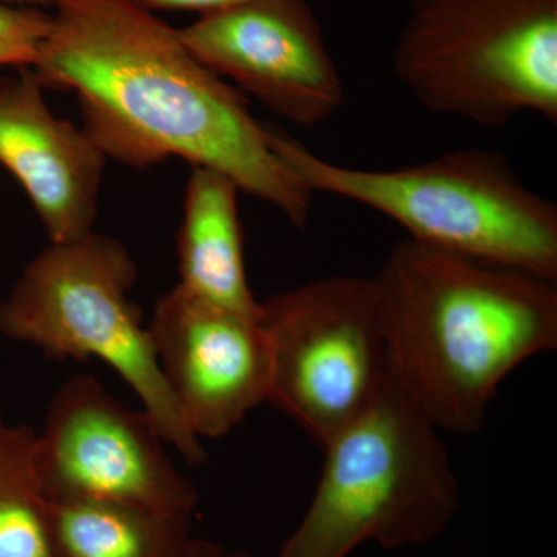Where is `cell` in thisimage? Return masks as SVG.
Wrapping results in <instances>:
<instances>
[{"instance_id": "ac0fdd59", "label": "cell", "mask_w": 557, "mask_h": 557, "mask_svg": "<svg viewBox=\"0 0 557 557\" xmlns=\"http://www.w3.org/2000/svg\"><path fill=\"white\" fill-rule=\"evenodd\" d=\"M10 5L35 7V9H57L62 0H0Z\"/></svg>"}, {"instance_id": "6da1fadb", "label": "cell", "mask_w": 557, "mask_h": 557, "mask_svg": "<svg viewBox=\"0 0 557 557\" xmlns=\"http://www.w3.org/2000/svg\"><path fill=\"white\" fill-rule=\"evenodd\" d=\"M32 70L44 89L76 95L106 159L218 171L292 225L309 223L314 194L278 156L274 127L156 13L127 0H62Z\"/></svg>"}, {"instance_id": "52a82bcc", "label": "cell", "mask_w": 557, "mask_h": 557, "mask_svg": "<svg viewBox=\"0 0 557 557\" xmlns=\"http://www.w3.org/2000/svg\"><path fill=\"white\" fill-rule=\"evenodd\" d=\"M270 347L267 401L319 448L361 417L388 380L386 329L373 277L332 276L260 300Z\"/></svg>"}, {"instance_id": "4fadbf2b", "label": "cell", "mask_w": 557, "mask_h": 557, "mask_svg": "<svg viewBox=\"0 0 557 557\" xmlns=\"http://www.w3.org/2000/svg\"><path fill=\"white\" fill-rule=\"evenodd\" d=\"M57 557H177L190 520L98 500H49Z\"/></svg>"}, {"instance_id": "5bb4252c", "label": "cell", "mask_w": 557, "mask_h": 557, "mask_svg": "<svg viewBox=\"0 0 557 557\" xmlns=\"http://www.w3.org/2000/svg\"><path fill=\"white\" fill-rule=\"evenodd\" d=\"M0 557H57L36 471V431L0 421Z\"/></svg>"}, {"instance_id": "8fae6325", "label": "cell", "mask_w": 557, "mask_h": 557, "mask_svg": "<svg viewBox=\"0 0 557 557\" xmlns=\"http://www.w3.org/2000/svg\"><path fill=\"white\" fill-rule=\"evenodd\" d=\"M44 91L32 69L0 79V166L27 194L50 244H65L94 233L108 159Z\"/></svg>"}, {"instance_id": "9c48e42d", "label": "cell", "mask_w": 557, "mask_h": 557, "mask_svg": "<svg viewBox=\"0 0 557 557\" xmlns=\"http://www.w3.org/2000/svg\"><path fill=\"white\" fill-rule=\"evenodd\" d=\"M178 35L208 69L298 126L325 123L346 101L309 0H242Z\"/></svg>"}, {"instance_id": "3957f363", "label": "cell", "mask_w": 557, "mask_h": 557, "mask_svg": "<svg viewBox=\"0 0 557 557\" xmlns=\"http://www.w3.org/2000/svg\"><path fill=\"white\" fill-rule=\"evenodd\" d=\"M274 148L311 193L387 215L409 239L557 282V207L528 188L497 150L458 149L392 171L358 170L274 129Z\"/></svg>"}, {"instance_id": "e0dca14e", "label": "cell", "mask_w": 557, "mask_h": 557, "mask_svg": "<svg viewBox=\"0 0 557 557\" xmlns=\"http://www.w3.org/2000/svg\"><path fill=\"white\" fill-rule=\"evenodd\" d=\"M177 557H251L245 553L228 552L214 542L190 539L189 544Z\"/></svg>"}, {"instance_id": "30bf717a", "label": "cell", "mask_w": 557, "mask_h": 557, "mask_svg": "<svg viewBox=\"0 0 557 557\" xmlns=\"http://www.w3.org/2000/svg\"><path fill=\"white\" fill-rule=\"evenodd\" d=\"M171 394L197 438L239 426L270 392V347L259 317L222 309L175 285L148 324Z\"/></svg>"}, {"instance_id": "7c38bea8", "label": "cell", "mask_w": 557, "mask_h": 557, "mask_svg": "<svg viewBox=\"0 0 557 557\" xmlns=\"http://www.w3.org/2000/svg\"><path fill=\"white\" fill-rule=\"evenodd\" d=\"M239 194L226 175L193 168L177 236L178 285L222 309L259 317L245 267Z\"/></svg>"}, {"instance_id": "7a4b0ae2", "label": "cell", "mask_w": 557, "mask_h": 557, "mask_svg": "<svg viewBox=\"0 0 557 557\" xmlns=\"http://www.w3.org/2000/svg\"><path fill=\"white\" fill-rule=\"evenodd\" d=\"M388 376L438 431L475 434L498 387L557 347V282L413 240L375 277Z\"/></svg>"}, {"instance_id": "ba28073f", "label": "cell", "mask_w": 557, "mask_h": 557, "mask_svg": "<svg viewBox=\"0 0 557 557\" xmlns=\"http://www.w3.org/2000/svg\"><path fill=\"white\" fill-rule=\"evenodd\" d=\"M145 409L126 408L100 381H65L36 432V471L47 500L115 502L190 520L199 494L168 457Z\"/></svg>"}, {"instance_id": "d6986e66", "label": "cell", "mask_w": 557, "mask_h": 557, "mask_svg": "<svg viewBox=\"0 0 557 557\" xmlns=\"http://www.w3.org/2000/svg\"><path fill=\"white\" fill-rule=\"evenodd\" d=\"M2 420H3L2 412H0V421H2Z\"/></svg>"}, {"instance_id": "8992f818", "label": "cell", "mask_w": 557, "mask_h": 557, "mask_svg": "<svg viewBox=\"0 0 557 557\" xmlns=\"http://www.w3.org/2000/svg\"><path fill=\"white\" fill-rule=\"evenodd\" d=\"M399 83L429 112L504 126L557 123V0H413L394 51Z\"/></svg>"}, {"instance_id": "9a60e30c", "label": "cell", "mask_w": 557, "mask_h": 557, "mask_svg": "<svg viewBox=\"0 0 557 557\" xmlns=\"http://www.w3.org/2000/svg\"><path fill=\"white\" fill-rule=\"evenodd\" d=\"M53 25V13L0 2V67L32 69Z\"/></svg>"}, {"instance_id": "2e32d148", "label": "cell", "mask_w": 557, "mask_h": 557, "mask_svg": "<svg viewBox=\"0 0 557 557\" xmlns=\"http://www.w3.org/2000/svg\"><path fill=\"white\" fill-rule=\"evenodd\" d=\"M139 9L156 13V11H190L199 16L214 13L226 7L239 3L242 0H127Z\"/></svg>"}, {"instance_id": "277c9868", "label": "cell", "mask_w": 557, "mask_h": 557, "mask_svg": "<svg viewBox=\"0 0 557 557\" xmlns=\"http://www.w3.org/2000/svg\"><path fill=\"white\" fill-rule=\"evenodd\" d=\"M322 450L310 507L274 557L424 545L456 518L460 491L445 443L391 376L376 401Z\"/></svg>"}, {"instance_id": "5b68a950", "label": "cell", "mask_w": 557, "mask_h": 557, "mask_svg": "<svg viewBox=\"0 0 557 557\" xmlns=\"http://www.w3.org/2000/svg\"><path fill=\"white\" fill-rule=\"evenodd\" d=\"M138 269L129 249L90 233L50 244L0 302V333L58 359H98L124 380L168 445L190 465L207 460L161 372L148 325L132 302Z\"/></svg>"}]
</instances>
